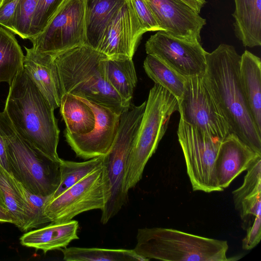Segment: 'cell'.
<instances>
[{
    "label": "cell",
    "instance_id": "obj_1",
    "mask_svg": "<svg viewBox=\"0 0 261 261\" xmlns=\"http://www.w3.org/2000/svg\"><path fill=\"white\" fill-rule=\"evenodd\" d=\"M205 57L204 75L231 133L261 154V133L250 113L240 83L241 55L233 46L221 44L206 52Z\"/></svg>",
    "mask_w": 261,
    "mask_h": 261
},
{
    "label": "cell",
    "instance_id": "obj_2",
    "mask_svg": "<svg viewBox=\"0 0 261 261\" xmlns=\"http://www.w3.org/2000/svg\"><path fill=\"white\" fill-rule=\"evenodd\" d=\"M9 87L4 110L17 133L32 147L60 162V130L54 109L24 69Z\"/></svg>",
    "mask_w": 261,
    "mask_h": 261
},
{
    "label": "cell",
    "instance_id": "obj_3",
    "mask_svg": "<svg viewBox=\"0 0 261 261\" xmlns=\"http://www.w3.org/2000/svg\"><path fill=\"white\" fill-rule=\"evenodd\" d=\"M53 57L62 95L68 93L86 99L119 115L129 107L106 79L105 55L83 44Z\"/></svg>",
    "mask_w": 261,
    "mask_h": 261
},
{
    "label": "cell",
    "instance_id": "obj_4",
    "mask_svg": "<svg viewBox=\"0 0 261 261\" xmlns=\"http://www.w3.org/2000/svg\"><path fill=\"white\" fill-rule=\"evenodd\" d=\"M134 250L146 261H227L226 241L173 228H139Z\"/></svg>",
    "mask_w": 261,
    "mask_h": 261
},
{
    "label": "cell",
    "instance_id": "obj_5",
    "mask_svg": "<svg viewBox=\"0 0 261 261\" xmlns=\"http://www.w3.org/2000/svg\"><path fill=\"white\" fill-rule=\"evenodd\" d=\"M0 133L5 142L10 173L30 192L51 196L60 184V162L51 160L22 138L5 110L0 113Z\"/></svg>",
    "mask_w": 261,
    "mask_h": 261
},
{
    "label": "cell",
    "instance_id": "obj_6",
    "mask_svg": "<svg viewBox=\"0 0 261 261\" xmlns=\"http://www.w3.org/2000/svg\"><path fill=\"white\" fill-rule=\"evenodd\" d=\"M178 111L176 98L161 85L149 91L129 154L125 186L128 191L141 179L145 167L165 134L171 115Z\"/></svg>",
    "mask_w": 261,
    "mask_h": 261
},
{
    "label": "cell",
    "instance_id": "obj_7",
    "mask_svg": "<svg viewBox=\"0 0 261 261\" xmlns=\"http://www.w3.org/2000/svg\"><path fill=\"white\" fill-rule=\"evenodd\" d=\"M146 106L130 105L120 115L118 130L109 151L103 155L110 182V197L101 211V222L106 224L125 205L128 199L125 178L132 145Z\"/></svg>",
    "mask_w": 261,
    "mask_h": 261
},
{
    "label": "cell",
    "instance_id": "obj_8",
    "mask_svg": "<svg viewBox=\"0 0 261 261\" xmlns=\"http://www.w3.org/2000/svg\"><path fill=\"white\" fill-rule=\"evenodd\" d=\"M107 168L103 163L56 198L48 201L44 213L50 222L71 220L77 215L105 207L110 197Z\"/></svg>",
    "mask_w": 261,
    "mask_h": 261
},
{
    "label": "cell",
    "instance_id": "obj_9",
    "mask_svg": "<svg viewBox=\"0 0 261 261\" xmlns=\"http://www.w3.org/2000/svg\"><path fill=\"white\" fill-rule=\"evenodd\" d=\"M177 134L193 190L222 191L217 183L215 165L223 139L212 137L180 118Z\"/></svg>",
    "mask_w": 261,
    "mask_h": 261
},
{
    "label": "cell",
    "instance_id": "obj_10",
    "mask_svg": "<svg viewBox=\"0 0 261 261\" xmlns=\"http://www.w3.org/2000/svg\"><path fill=\"white\" fill-rule=\"evenodd\" d=\"M29 40L35 51L52 56L85 44L84 1L63 0L44 29Z\"/></svg>",
    "mask_w": 261,
    "mask_h": 261
},
{
    "label": "cell",
    "instance_id": "obj_11",
    "mask_svg": "<svg viewBox=\"0 0 261 261\" xmlns=\"http://www.w3.org/2000/svg\"><path fill=\"white\" fill-rule=\"evenodd\" d=\"M178 101L180 118L189 124L221 139L231 133L204 74L187 77Z\"/></svg>",
    "mask_w": 261,
    "mask_h": 261
},
{
    "label": "cell",
    "instance_id": "obj_12",
    "mask_svg": "<svg viewBox=\"0 0 261 261\" xmlns=\"http://www.w3.org/2000/svg\"><path fill=\"white\" fill-rule=\"evenodd\" d=\"M145 46L147 54L186 77L205 73L206 51L199 41L179 39L158 31L150 37Z\"/></svg>",
    "mask_w": 261,
    "mask_h": 261
},
{
    "label": "cell",
    "instance_id": "obj_13",
    "mask_svg": "<svg viewBox=\"0 0 261 261\" xmlns=\"http://www.w3.org/2000/svg\"><path fill=\"white\" fill-rule=\"evenodd\" d=\"M146 31L130 0H126L105 30L95 50L108 58H133Z\"/></svg>",
    "mask_w": 261,
    "mask_h": 261
},
{
    "label": "cell",
    "instance_id": "obj_14",
    "mask_svg": "<svg viewBox=\"0 0 261 261\" xmlns=\"http://www.w3.org/2000/svg\"><path fill=\"white\" fill-rule=\"evenodd\" d=\"M80 98L93 110L95 125L90 133L84 135L71 134L64 131L66 141L76 155L83 159L105 155L115 140L120 115L107 107Z\"/></svg>",
    "mask_w": 261,
    "mask_h": 261
},
{
    "label": "cell",
    "instance_id": "obj_15",
    "mask_svg": "<svg viewBox=\"0 0 261 261\" xmlns=\"http://www.w3.org/2000/svg\"><path fill=\"white\" fill-rule=\"evenodd\" d=\"M161 31L178 38L201 41L206 24L193 8L182 0H147Z\"/></svg>",
    "mask_w": 261,
    "mask_h": 261
},
{
    "label": "cell",
    "instance_id": "obj_16",
    "mask_svg": "<svg viewBox=\"0 0 261 261\" xmlns=\"http://www.w3.org/2000/svg\"><path fill=\"white\" fill-rule=\"evenodd\" d=\"M261 154L246 145L234 133L222 141L215 165L217 183L221 191L227 188Z\"/></svg>",
    "mask_w": 261,
    "mask_h": 261
},
{
    "label": "cell",
    "instance_id": "obj_17",
    "mask_svg": "<svg viewBox=\"0 0 261 261\" xmlns=\"http://www.w3.org/2000/svg\"><path fill=\"white\" fill-rule=\"evenodd\" d=\"M24 48L23 69L53 108H59L62 94L53 57Z\"/></svg>",
    "mask_w": 261,
    "mask_h": 261
},
{
    "label": "cell",
    "instance_id": "obj_18",
    "mask_svg": "<svg viewBox=\"0 0 261 261\" xmlns=\"http://www.w3.org/2000/svg\"><path fill=\"white\" fill-rule=\"evenodd\" d=\"M79 222L70 220L64 222H50L24 233L20 238L24 246L41 250L44 253L51 250L66 248L73 240L79 239Z\"/></svg>",
    "mask_w": 261,
    "mask_h": 261
},
{
    "label": "cell",
    "instance_id": "obj_19",
    "mask_svg": "<svg viewBox=\"0 0 261 261\" xmlns=\"http://www.w3.org/2000/svg\"><path fill=\"white\" fill-rule=\"evenodd\" d=\"M240 80L254 122L261 133V60L248 50L241 56Z\"/></svg>",
    "mask_w": 261,
    "mask_h": 261
},
{
    "label": "cell",
    "instance_id": "obj_20",
    "mask_svg": "<svg viewBox=\"0 0 261 261\" xmlns=\"http://www.w3.org/2000/svg\"><path fill=\"white\" fill-rule=\"evenodd\" d=\"M234 31L244 46L261 45V0H234Z\"/></svg>",
    "mask_w": 261,
    "mask_h": 261
},
{
    "label": "cell",
    "instance_id": "obj_21",
    "mask_svg": "<svg viewBox=\"0 0 261 261\" xmlns=\"http://www.w3.org/2000/svg\"><path fill=\"white\" fill-rule=\"evenodd\" d=\"M86 41L96 49L106 28L126 0H84Z\"/></svg>",
    "mask_w": 261,
    "mask_h": 261
},
{
    "label": "cell",
    "instance_id": "obj_22",
    "mask_svg": "<svg viewBox=\"0 0 261 261\" xmlns=\"http://www.w3.org/2000/svg\"><path fill=\"white\" fill-rule=\"evenodd\" d=\"M103 68L108 82L128 106L131 105L137 82L133 58H108L103 60Z\"/></svg>",
    "mask_w": 261,
    "mask_h": 261
},
{
    "label": "cell",
    "instance_id": "obj_23",
    "mask_svg": "<svg viewBox=\"0 0 261 261\" xmlns=\"http://www.w3.org/2000/svg\"><path fill=\"white\" fill-rule=\"evenodd\" d=\"M59 108L66 124L65 131L71 134L84 135L93 129L95 118L93 110L80 97L64 94Z\"/></svg>",
    "mask_w": 261,
    "mask_h": 261
},
{
    "label": "cell",
    "instance_id": "obj_24",
    "mask_svg": "<svg viewBox=\"0 0 261 261\" xmlns=\"http://www.w3.org/2000/svg\"><path fill=\"white\" fill-rule=\"evenodd\" d=\"M24 58L14 34L0 26V82L10 85L23 69Z\"/></svg>",
    "mask_w": 261,
    "mask_h": 261
},
{
    "label": "cell",
    "instance_id": "obj_25",
    "mask_svg": "<svg viewBox=\"0 0 261 261\" xmlns=\"http://www.w3.org/2000/svg\"><path fill=\"white\" fill-rule=\"evenodd\" d=\"M0 193L5 208L13 219V224L25 231L28 216L15 178L0 165Z\"/></svg>",
    "mask_w": 261,
    "mask_h": 261
},
{
    "label": "cell",
    "instance_id": "obj_26",
    "mask_svg": "<svg viewBox=\"0 0 261 261\" xmlns=\"http://www.w3.org/2000/svg\"><path fill=\"white\" fill-rule=\"evenodd\" d=\"M143 67L148 76L155 84L168 91L177 100L182 97L187 77L170 68L156 57L147 54Z\"/></svg>",
    "mask_w": 261,
    "mask_h": 261
},
{
    "label": "cell",
    "instance_id": "obj_27",
    "mask_svg": "<svg viewBox=\"0 0 261 261\" xmlns=\"http://www.w3.org/2000/svg\"><path fill=\"white\" fill-rule=\"evenodd\" d=\"M61 250L66 261H146L134 249L71 247Z\"/></svg>",
    "mask_w": 261,
    "mask_h": 261
},
{
    "label": "cell",
    "instance_id": "obj_28",
    "mask_svg": "<svg viewBox=\"0 0 261 261\" xmlns=\"http://www.w3.org/2000/svg\"><path fill=\"white\" fill-rule=\"evenodd\" d=\"M102 162L103 156L94 158L82 162L61 159L60 162V184L55 192L49 196L48 201L56 198L81 180L90 172L101 166Z\"/></svg>",
    "mask_w": 261,
    "mask_h": 261
},
{
    "label": "cell",
    "instance_id": "obj_29",
    "mask_svg": "<svg viewBox=\"0 0 261 261\" xmlns=\"http://www.w3.org/2000/svg\"><path fill=\"white\" fill-rule=\"evenodd\" d=\"M20 194L25 204L28 216V222L25 231L33 228H38L50 223L44 213V206L49 196L34 194L28 190L16 179Z\"/></svg>",
    "mask_w": 261,
    "mask_h": 261
},
{
    "label": "cell",
    "instance_id": "obj_30",
    "mask_svg": "<svg viewBox=\"0 0 261 261\" xmlns=\"http://www.w3.org/2000/svg\"><path fill=\"white\" fill-rule=\"evenodd\" d=\"M39 0H19L12 21L11 32L23 39L31 37L33 18Z\"/></svg>",
    "mask_w": 261,
    "mask_h": 261
},
{
    "label": "cell",
    "instance_id": "obj_31",
    "mask_svg": "<svg viewBox=\"0 0 261 261\" xmlns=\"http://www.w3.org/2000/svg\"><path fill=\"white\" fill-rule=\"evenodd\" d=\"M247 171L242 186L232 192L237 210L245 197L261 191V156L257 158Z\"/></svg>",
    "mask_w": 261,
    "mask_h": 261
},
{
    "label": "cell",
    "instance_id": "obj_32",
    "mask_svg": "<svg viewBox=\"0 0 261 261\" xmlns=\"http://www.w3.org/2000/svg\"><path fill=\"white\" fill-rule=\"evenodd\" d=\"M63 1V0L38 1L36 12L33 20L31 37L30 38L40 33L44 29Z\"/></svg>",
    "mask_w": 261,
    "mask_h": 261
},
{
    "label": "cell",
    "instance_id": "obj_33",
    "mask_svg": "<svg viewBox=\"0 0 261 261\" xmlns=\"http://www.w3.org/2000/svg\"><path fill=\"white\" fill-rule=\"evenodd\" d=\"M130 1L146 32L161 31L147 0Z\"/></svg>",
    "mask_w": 261,
    "mask_h": 261
},
{
    "label": "cell",
    "instance_id": "obj_34",
    "mask_svg": "<svg viewBox=\"0 0 261 261\" xmlns=\"http://www.w3.org/2000/svg\"><path fill=\"white\" fill-rule=\"evenodd\" d=\"M244 221L250 216L261 215V191L254 192L241 201L237 209Z\"/></svg>",
    "mask_w": 261,
    "mask_h": 261
},
{
    "label": "cell",
    "instance_id": "obj_35",
    "mask_svg": "<svg viewBox=\"0 0 261 261\" xmlns=\"http://www.w3.org/2000/svg\"><path fill=\"white\" fill-rule=\"evenodd\" d=\"M261 239V215L256 216L252 224L247 228L246 236L242 240V248L246 250L254 248Z\"/></svg>",
    "mask_w": 261,
    "mask_h": 261
},
{
    "label": "cell",
    "instance_id": "obj_36",
    "mask_svg": "<svg viewBox=\"0 0 261 261\" xmlns=\"http://www.w3.org/2000/svg\"><path fill=\"white\" fill-rule=\"evenodd\" d=\"M19 0H1L0 2V26L11 32L12 21Z\"/></svg>",
    "mask_w": 261,
    "mask_h": 261
},
{
    "label": "cell",
    "instance_id": "obj_37",
    "mask_svg": "<svg viewBox=\"0 0 261 261\" xmlns=\"http://www.w3.org/2000/svg\"><path fill=\"white\" fill-rule=\"evenodd\" d=\"M0 165H2L8 172L10 169L7 159L6 148L5 141L0 133Z\"/></svg>",
    "mask_w": 261,
    "mask_h": 261
},
{
    "label": "cell",
    "instance_id": "obj_38",
    "mask_svg": "<svg viewBox=\"0 0 261 261\" xmlns=\"http://www.w3.org/2000/svg\"><path fill=\"white\" fill-rule=\"evenodd\" d=\"M187 4L193 8L196 12L200 13L202 8L206 3L205 0H182Z\"/></svg>",
    "mask_w": 261,
    "mask_h": 261
},
{
    "label": "cell",
    "instance_id": "obj_39",
    "mask_svg": "<svg viewBox=\"0 0 261 261\" xmlns=\"http://www.w3.org/2000/svg\"><path fill=\"white\" fill-rule=\"evenodd\" d=\"M0 222L13 223V219L8 210L0 205Z\"/></svg>",
    "mask_w": 261,
    "mask_h": 261
},
{
    "label": "cell",
    "instance_id": "obj_40",
    "mask_svg": "<svg viewBox=\"0 0 261 261\" xmlns=\"http://www.w3.org/2000/svg\"><path fill=\"white\" fill-rule=\"evenodd\" d=\"M0 205L4 206L5 208V204L4 201L3 200L2 197L1 196V193H0Z\"/></svg>",
    "mask_w": 261,
    "mask_h": 261
},
{
    "label": "cell",
    "instance_id": "obj_41",
    "mask_svg": "<svg viewBox=\"0 0 261 261\" xmlns=\"http://www.w3.org/2000/svg\"><path fill=\"white\" fill-rule=\"evenodd\" d=\"M1 0H0V2H1Z\"/></svg>",
    "mask_w": 261,
    "mask_h": 261
}]
</instances>
